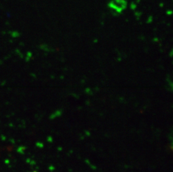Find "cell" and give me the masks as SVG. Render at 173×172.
Instances as JSON below:
<instances>
[{"label":"cell","instance_id":"1","mask_svg":"<svg viewBox=\"0 0 173 172\" xmlns=\"http://www.w3.org/2000/svg\"><path fill=\"white\" fill-rule=\"evenodd\" d=\"M109 6L115 11L121 13L126 8L127 3L124 0H112L109 3Z\"/></svg>","mask_w":173,"mask_h":172}]
</instances>
